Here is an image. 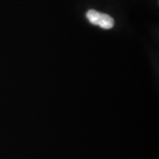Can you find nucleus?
<instances>
[{"label": "nucleus", "instance_id": "obj_1", "mask_svg": "<svg viewBox=\"0 0 159 159\" xmlns=\"http://www.w3.org/2000/svg\"><path fill=\"white\" fill-rule=\"evenodd\" d=\"M86 17L91 24L98 25L102 29L109 30L114 26V20L111 16L94 10H89L86 13Z\"/></svg>", "mask_w": 159, "mask_h": 159}]
</instances>
